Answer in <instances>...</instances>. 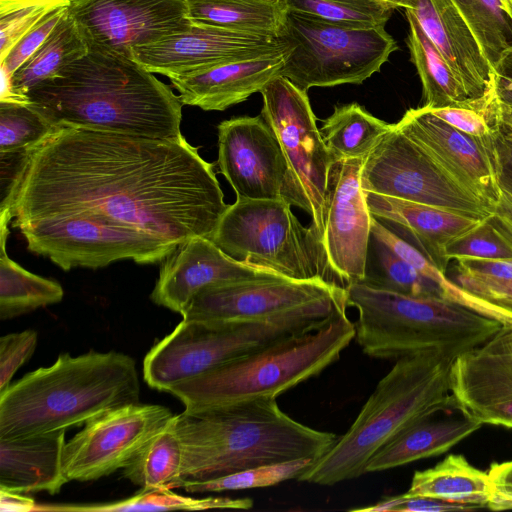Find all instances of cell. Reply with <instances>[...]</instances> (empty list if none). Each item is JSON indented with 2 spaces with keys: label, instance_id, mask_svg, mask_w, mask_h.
Returning a JSON list of instances; mask_svg holds the SVG:
<instances>
[{
  "label": "cell",
  "instance_id": "cell-38",
  "mask_svg": "<svg viewBox=\"0 0 512 512\" xmlns=\"http://www.w3.org/2000/svg\"><path fill=\"white\" fill-rule=\"evenodd\" d=\"M371 239L374 243L376 264L372 272H366V277L361 283L408 296H441L435 283L394 254L383 243L372 237Z\"/></svg>",
  "mask_w": 512,
  "mask_h": 512
},
{
  "label": "cell",
  "instance_id": "cell-21",
  "mask_svg": "<svg viewBox=\"0 0 512 512\" xmlns=\"http://www.w3.org/2000/svg\"><path fill=\"white\" fill-rule=\"evenodd\" d=\"M280 277L270 269L235 260L208 237L195 236L165 258L151 299L181 313L206 286Z\"/></svg>",
  "mask_w": 512,
  "mask_h": 512
},
{
  "label": "cell",
  "instance_id": "cell-23",
  "mask_svg": "<svg viewBox=\"0 0 512 512\" xmlns=\"http://www.w3.org/2000/svg\"><path fill=\"white\" fill-rule=\"evenodd\" d=\"M403 8L415 16L490 124L496 104L493 69L454 3L405 0Z\"/></svg>",
  "mask_w": 512,
  "mask_h": 512
},
{
  "label": "cell",
  "instance_id": "cell-36",
  "mask_svg": "<svg viewBox=\"0 0 512 512\" xmlns=\"http://www.w3.org/2000/svg\"><path fill=\"white\" fill-rule=\"evenodd\" d=\"M491 67L512 48V0H451Z\"/></svg>",
  "mask_w": 512,
  "mask_h": 512
},
{
  "label": "cell",
  "instance_id": "cell-26",
  "mask_svg": "<svg viewBox=\"0 0 512 512\" xmlns=\"http://www.w3.org/2000/svg\"><path fill=\"white\" fill-rule=\"evenodd\" d=\"M66 430L0 439V489L56 494L68 482L63 466Z\"/></svg>",
  "mask_w": 512,
  "mask_h": 512
},
{
  "label": "cell",
  "instance_id": "cell-56",
  "mask_svg": "<svg viewBox=\"0 0 512 512\" xmlns=\"http://www.w3.org/2000/svg\"><path fill=\"white\" fill-rule=\"evenodd\" d=\"M185 1H186V3H188V2H191V1H195V0H185ZM268 1H282V0H268Z\"/></svg>",
  "mask_w": 512,
  "mask_h": 512
},
{
  "label": "cell",
  "instance_id": "cell-14",
  "mask_svg": "<svg viewBox=\"0 0 512 512\" xmlns=\"http://www.w3.org/2000/svg\"><path fill=\"white\" fill-rule=\"evenodd\" d=\"M173 416L165 406L138 402L88 420L65 444L63 466L67 480H97L125 468Z\"/></svg>",
  "mask_w": 512,
  "mask_h": 512
},
{
  "label": "cell",
  "instance_id": "cell-11",
  "mask_svg": "<svg viewBox=\"0 0 512 512\" xmlns=\"http://www.w3.org/2000/svg\"><path fill=\"white\" fill-rule=\"evenodd\" d=\"M17 228L31 252L49 258L63 270L100 268L123 259L156 263L178 247L150 234L83 214L34 219Z\"/></svg>",
  "mask_w": 512,
  "mask_h": 512
},
{
  "label": "cell",
  "instance_id": "cell-5",
  "mask_svg": "<svg viewBox=\"0 0 512 512\" xmlns=\"http://www.w3.org/2000/svg\"><path fill=\"white\" fill-rule=\"evenodd\" d=\"M455 357L429 349L396 359L346 433L297 480L332 486L358 478L374 454L397 435L455 408L450 382Z\"/></svg>",
  "mask_w": 512,
  "mask_h": 512
},
{
  "label": "cell",
  "instance_id": "cell-19",
  "mask_svg": "<svg viewBox=\"0 0 512 512\" xmlns=\"http://www.w3.org/2000/svg\"><path fill=\"white\" fill-rule=\"evenodd\" d=\"M395 126L456 183L495 209L501 188L493 131L483 137L466 134L424 106L407 110Z\"/></svg>",
  "mask_w": 512,
  "mask_h": 512
},
{
  "label": "cell",
  "instance_id": "cell-32",
  "mask_svg": "<svg viewBox=\"0 0 512 512\" xmlns=\"http://www.w3.org/2000/svg\"><path fill=\"white\" fill-rule=\"evenodd\" d=\"M358 103L337 105L320 132L334 161L366 158L392 130Z\"/></svg>",
  "mask_w": 512,
  "mask_h": 512
},
{
  "label": "cell",
  "instance_id": "cell-55",
  "mask_svg": "<svg viewBox=\"0 0 512 512\" xmlns=\"http://www.w3.org/2000/svg\"><path fill=\"white\" fill-rule=\"evenodd\" d=\"M394 5L396 8H403L405 0H381Z\"/></svg>",
  "mask_w": 512,
  "mask_h": 512
},
{
  "label": "cell",
  "instance_id": "cell-7",
  "mask_svg": "<svg viewBox=\"0 0 512 512\" xmlns=\"http://www.w3.org/2000/svg\"><path fill=\"white\" fill-rule=\"evenodd\" d=\"M347 304L358 311L355 339L378 359L439 349L456 356L488 340L501 327L442 296H408L357 282L345 286Z\"/></svg>",
  "mask_w": 512,
  "mask_h": 512
},
{
  "label": "cell",
  "instance_id": "cell-17",
  "mask_svg": "<svg viewBox=\"0 0 512 512\" xmlns=\"http://www.w3.org/2000/svg\"><path fill=\"white\" fill-rule=\"evenodd\" d=\"M364 160L334 161L324 195L320 244L328 269L346 285L366 277L372 214L361 183Z\"/></svg>",
  "mask_w": 512,
  "mask_h": 512
},
{
  "label": "cell",
  "instance_id": "cell-22",
  "mask_svg": "<svg viewBox=\"0 0 512 512\" xmlns=\"http://www.w3.org/2000/svg\"><path fill=\"white\" fill-rule=\"evenodd\" d=\"M455 409L482 425L512 429V351L490 338L452 362Z\"/></svg>",
  "mask_w": 512,
  "mask_h": 512
},
{
  "label": "cell",
  "instance_id": "cell-30",
  "mask_svg": "<svg viewBox=\"0 0 512 512\" xmlns=\"http://www.w3.org/2000/svg\"><path fill=\"white\" fill-rule=\"evenodd\" d=\"M192 23L226 30L279 37L286 8L282 1L195 0L187 3Z\"/></svg>",
  "mask_w": 512,
  "mask_h": 512
},
{
  "label": "cell",
  "instance_id": "cell-37",
  "mask_svg": "<svg viewBox=\"0 0 512 512\" xmlns=\"http://www.w3.org/2000/svg\"><path fill=\"white\" fill-rule=\"evenodd\" d=\"M282 2L287 11L356 28L384 27L397 9L394 5L381 0H282Z\"/></svg>",
  "mask_w": 512,
  "mask_h": 512
},
{
  "label": "cell",
  "instance_id": "cell-29",
  "mask_svg": "<svg viewBox=\"0 0 512 512\" xmlns=\"http://www.w3.org/2000/svg\"><path fill=\"white\" fill-rule=\"evenodd\" d=\"M406 494L477 510L487 508L491 489L487 472L471 465L463 455L450 454L434 467L416 471Z\"/></svg>",
  "mask_w": 512,
  "mask_h": 512
},
{
  "label": "cell",
  "instance_id": "cell-25",
  "mask_svg": "<svg viewBox=\"0 0 512 512\" xmlns=\"http://www.w3.org/2000/svg\"><path fill=\"white\" fill-rule=\"evenodd\" d=\"M365 193L370 213L410 235L416 247L443 272L447 266L443 256L445 246L484 220L426 204Z\"/></svg>",
  "mask_w": 512,
  "mask_h": 512
},
{
  "label": "cell",
  "instance_id": "cell-49",
  "mask_svg": "<svg viewBox=\"0 0 512 512\" xmlns=\"http://www.w3.org/2000/svg\"><path fill=\"white\" fill-rule=\"evenodd\" d=\"M492 128L499 186L512 197V133L496 123Z\"/></svg>",
  "mask_w": 512,
  "mask_h": 512
},
{
  "label": "cell",
  "instance_id": "cell-35",
  "mask_svg": "<svg viewBox=\"0 0 512 512\" xmlns=\"http://www.w3.org/2000/svg\"><path fill=\"white\" fill-rule=\"evenodd\" d=\"M249 498L206 497L193 498L178 495L170 489L142 490L135 496L117 502L93 505L38 506L37 511H160V510H204L212 508L250 509Z\"/></svg>",
  "mask_w": 512,
  "mask_h": 512
},
{
  "label": "cell",
  "instance_id": "cell-20",
  "mask_svg": "<svg viewBox=\"0 0 512 512\" xmlns=\"http://www.w3.org/2000/svg\"><path fill=\"white\" fill-rule=\"evenodd\" d=\"M288 47V43L280 37L192 23L183 32L133 49L131 58L149 72L170 79Z\"/></svg>",
  "mask_w": 512,
  "mask_h": 512
},
{
  "label": "cell",
  "instance_id": "cell-39",
  "mask_svg": "<svg viewBox=\"0 0 512 512\" xmlns=\"http://www.w3.org/2000/svg\"><path fill=\"white\" fill-rule=\"evenodd\" d=\"M314 461L312 458H301L257 466L211 480L185 482L180 488L190 493H205L269 487L297 479Z\"/></svg>",
  "mask_w": 512,
  "mask_h": 512
},
{
  "label": "cell",
  "instance_id": "cell-50",
  "mask_svg": "<svg viewBox=\"0 0 512 512\" xmlns=\"http://www.w3.org/2000/svg\"><path fill=\"white\" fill-rule=\"evenodd\" d=\"M457 272L493 279H512V260L507 259H457Z\"/></svg>",
  "mask_w": 512,
  "mask_h": 512
},
{
  "label": "cell",
  "instance_id": "cell-8",
  "mask_svg": "<svg viewBox=\"0 0 512 512\" xmlns=\"http://www.w3.org/2000/svg\"><path fill=\"white\" fill-rule=\"evenodd\" d=\"M346 293L266 320L213 322L184 320L157 342L143 361L147 384L161 391L249 355L285 337L325 324L347 309Z\"/></svg>",
  "mask_w": 512,
  "mask_h": 512
},
{
  "label": "cell",
  "instance_id": "cell-24",
  "mask_svg": "<svg viewBox=\"0 0 512 512\" xmlns=\"http://www.w3.org/2000/svg\"><path fill=\"white\" fill-rule=\"evenodd\" d=\"M290 46L282 51L223 64L194 74L170 78L183 105L223 111L260 92L281 75Z\"/></svg>",
  "mask_w": 512,
  "mask_h": 512
},
{
  "label": "cell",
  "instance_id": "cell-47",
  "mask_svg": "<svg viewBox=\"0 0 512 512\" xmlns=\"http://www.w3.org/2000/svg\"><path fill=\"white\" fill-rule=\"evenodd\" d=\"M428 110L457 130L472 136L483 137L490 135L493 131L487 118L472 109L446 107Z\"/></svg>",
  "mask_w": 512,
  "mask_h": 512
},
{
  "label": "cell",
  "instance_id": "cell-9",
  "mask_svg": "<svg viewBox=\"0 0 512 512\" xmlns=\"http://www.w3.org/2000/svg\"><path fill=\"white\" fill-rule=\"evenodd\" d=\"M286 200L236 199L210 239L227 255L293 280L325 278L328 269L314 230L304 227Z\"/></svg>",
  "mask_w": 512,
  "mask_h": 512
},
{
  "label": "cell",
  "instance_id": "cell-53",
  "mask_svg": "<svg viewBox=\"0 0 512 512\" xmlns=\"http://www.w3.org/2000/svg\"><path fill=\"white\" fill-rule=\"evenodd\" d=\"M2 511H35L37 504L33 499L23 497L20 493L0 489Z\"/></svg>",
  "mask_w": 512,
  "mask_h": 512
},
{
  "label": "cell",
  "instance_id": "cell-44",
  "mask_svg": "<svg viewBox=\"0 0 512 512\" xmlns=\"http://www.w3.org/2000/svg\"><path fill=\"white\" fill-rule=\"evenodd\" d=\"M37 333L25 330L0 338V393L9 387L16 371L32 356Z\"/></svg>",
  "mask_w": 512,
  "mask_h": 512
},
{
  "label": "cell",
  "instance_id": "cell-34",
  "mask_svg": "<svg viewBox=\"0 0 512 512\" xmlns=\"http://www.w3.org/2000/svg\"><path fill=\"white\" fill-rule=\"evenodd\" d=\"M182 466L183 447L171 419L123 468V476L142 490L179 488Z\"/></svg>",
  "mask_w": 512,
  "mask_h": 512
},
{
  "label": "cell",
  "instance_id": "cell-10",
  "mask_svg": "<svg viewBox=\"0 0 512 512\" xmlns=\"http://www.w3.org/2000/svg\"><path fill=\"white\" fill-rule=\"evenodd\" d=\"M279 37L291 48L281 75L304 91L361 84L398 49L384 27L342 26L291 11Z\"/></svg>",
  "mask_w": 512,
  "mask_h": 512
},
{
  "label": "cell",
  "instance_id": "cell-48",
  "mask_svg": "<svg viewBox=\"0 0 512 512\" xmlns=\"http://www.w3.org/2000/svg\"><path fill=\"white\" fill-rule=\"evenodd\" d=\"M487 473L491 489L487 508L493 511L512 509V460L492 463Z\"/></svg>",
  "mask_w": 512,
  "mask_h": 512
},
{
  "label": "cell",
  "instance_id": "cell-3",
  "mask_svg": "<svg viewBox=\"0 0 512 512\" xmlns=\"http://www.w3.org/2000/svg\"><path fill=\"white\" fill-rule=\"evenodd\" d=\"M183 447L181 485L288 460L315 461L337 441L331 432L304 425L275 398L174 415Z\"/></svg>",
  "mask_w": 512,
  "mask_h": 512
},
{
  "label": "cell",
  "instance_id": "cell-27",
  "mask_svg": "<svg viewBox=\"0 0 512 512\" xmlns=\"http://www.w3.org/2000/svg\"><path fill=\"white\" fill-rule=\"evenodd\" d=\"M481 423L461 418L419 422L384 445L369 460L365 472H381L417 460L439 456L476 432Z\"/></svg>",
  "mask_w": 512,
  "mask_h": 512
},
{
  "label": "cell",
  "instance_id": "cell-45",
  "mask_svg": "<svg viewBox=\"0 0 512 512\" xmlns=\"http://www.w3.org/2000/svg\"><path fill=\"white\" fill-rule=\"evenodd\" d=\"M370 509L373 512H448L473 510L469 506L450 503L430 497L409 496L406 493L386 498L374 505H371Z\"/></svg>",
  "mask_w": 512,
  "mask_h": 512
},
{
  "label": "cell",
  "instance_id": "cell-13",
  "mask_svg": "<svg viewBox=\"0 0 512 512\" xmlns=\"http://www.w3.org/2000/svg\"><path fill=\"white\" fill-rule=\"evenodd\" d=\"M260 93L261 116L280 142L305 212L312 218L311 228L320 241L324 195L334 159L316 125L307 91L278 75Z\"/></svg>",
  "mask_w": 512,
  "mask_h": 512
},
{
  "label": "cell",
  "instance_id": "cell-2",
  "mask_svg": "<svg viewBox=\"0 0 512 512\" xmlns=\"http://www.w3.org/2000/svg\"><path fill=\"white\" fill-rule=\"evenodd\" d=\"M27 97L55 126L161 139L182 136L179 96L130 57L89 49Z\"/></svg>",
  "mask_w": 512,
  "mask_h": 512
},
{
  "label": "cell",
  "instance_id": "cell-52",
  "mask_svg": "<svg viewBox=\"0 0 512 512\" xmlns=\"http://www.w3.org/2000/svg\"><path fill=\"white\" fill-rule=\"evenodd\" d=\"M493 217L512 240V197L502 189L500 198L495 205Z\"/></svg>",
  "mask_w": 512,
  "mask_h": 512
},
{
  "label": "cell",
  "instance_id": "cell-1",
  "mask_svg": "<svg viewBox=\"0 0 512 512\" xmlns=\"http://www.w3.org/2000/svg\"><path fill=\"white\" fill-rule=\"evenodd\" d=\"M228 205L182 135L161 139L57 126L29 156L10 201L12 226L83 214L176 246L210 237Z\"/></svg>",
  "mask_w": 512,
  "mask_h": 512
},
{
  "label": "cell",
  "instance_id": "cell-12",
  "mask_svg": "<svg viewBox=\"0 0 512 512\" xmlns=\"http://www.w3.org/2000/svg\"><path fill=\"white\" fill-rule=\"evenodd\" d=\"M361 183L365 192L426 204L485 219L494 209L449 177L394 124L365 158Z\"/></svg>",
  "mask_w": 512,
  "mask_h": 512
},
{
  "label": "cell",
  "instance_id": "cell-33",
  "mask_svg": "<svg viewBox=\"0 0 512 512\" xmlns=\"http://www.w3.org/2000/svg\"><path fill=\"white\" fill-rule=\"evenodd\" d=\"M8 234V231H2L0 241L1 320L58 303L64 296L59 283L29 272L8 256L5 250Z\"/></svg>",
  "mask_w": 512,
  "mask_h": 512
},
{
  "label": "cell",
  "instance_id": "cell-51",
  "mask_svg": "<svg viewBox=\"0 0 512 512\" xmlns=\"http://www.w3.org/2000/svg\"><path fill=\"white\" fill-rule=\"evenodd\" d=\"M493 69V90L498 103L512 106V48L504 52Z\"/></svg>",
  "mask_w": 512,
  "mask_h": 512
},
{
  "label": "cell",
  "instance_id": "cell-42",
  "mask_svg": "<svg viewBox=\"0 0 512 512\" xmlns=\"http://www.w3.org/2000/svg\"><path fill=\"white\" fill-rule=\"evenodd\" d=\"M71 0H0V60L47 14Z\"/></svg>",
  "mask_w": 512,
  "mask_h": 512
},
{
  "label": "cell",
  "instance_id": "cell-54",
  "mask_svg": "<svg viewBox=\"0 0 512 512\" xmlns=\"http://www.w3.org/2000/svg\"><path fill=\"white\" fill-rule=\"evenodd\" d=\"M512 133V106L497 102L494 114V122ZM492 124V125H493Z\"/></svg>",
  "mask_w": 512,
  "mask_h": 512
},
{
  "label": "cell",
  "instance_id": "cell-46",
  "mask_svg": "<svg viewBox=\"0 0 512 512\" xmlns=\"http://www.w3.org/2000/svg\"><path fill=\"white\" fill-rule=\"evenodd\" d=\"M457 283L476 296L512 308V279H493L457 272Z\"/></svg>",
  "mask_w": 512,
  "mask_h": 512
},
{
  "label": "cell",
  "instance_id": "cell-43",
  "mask_svg": "<svg viewBox=\"0 0 512 512\" xmlns=\"http://www.w3.org/2000/svg\"><path fill=\"white\" fill-rule=\"evenodd\" d=\"M67 9L68 7L59 8L47 14L26 32L0 60V67L13 75L45 42Z\"/></svg>",
  "mask_w": 512,
  "mask_h": 512
},
{
  "label": "cell",
  "instance_id": "cell-41",
  "mask_svg": "<svg viewBox=\"0 0 512 512\" xmlns=\"http://www.w3.org/2000/svg\"><path fill=\"white\" fill-rule=\"evenodd\" d=\"M444 259H507L512 260V240L501 229L493 215L470 231L450 241L444 248Z\"/></svg>",
  "mask_w": 512,
  "mask_h": 512
},
{
  "label": "cell",
  "instance_id": "cell-4",
  "mask_svg": "<svg viewBox=\"0 0 512 512\" xmlns=\"http://www.w3.org/2000/svg\"><path fill=\"white\" fill-rule=\"evenodd\" d=\"M135 360L115 351L62 353L0 393V439L84 425L99 414L138 403Z\"/></svg>",
  "mask_w": 512,
  "mask_h": 512
},
{
  "label": "cell",
  "instance_id": "cell-40",
  "mask_svg": "<svg viewBox=\"0 0 512 512\" xmlns=\"http://www.w3.org/2000/svg\"><path fill=\"white\" fill-rule=\"evenodd\" d=\"M56 128L28 104L0 102V152L33 149Z\"/></svg>",
  "mask_w": 512,
  "mask_h": 512
},
{
  "label": "cell",
  "instance_id": "cell-28",
  "mask_svg": "<svg viewBox=\"0 0 512 512\" xmlns=\"http://www.w3.org/2000/svg\"><path fill=\"white\" fill-rule=\"evenodd\" d=\"M405 13L409 23L407 45L410 60L415 65L422 83L423 106L427 109L466 108L484 115L415 16L408 10H405Z\"/></svg>",
  "mask_w": 512,
  "mask_h": 512
},
{
  "label": "cell",
  "instance_id": "cell-15",
  "mask_svg": "<svg viewBox=\"0 0 512 512\" xmlns=\"http://www.w3.org/2000/svg\"><path fill=\"white\" fill-rule=\"evenodd\" d=\"M217 129L218 166L237 199L286 200L305 211L280 142L262 116L225 120Z\"/></svg>",
  "mask_w": 512,
  "mask_h": 512
},
{
  "label": "cell",
  "instance_id": "cell-31",
  "mask_svg": "<svg viewBox=\"0 0 512 512\" xmlns=\"http://www.w3.org/2000/svg\"><path fill=\"white\" fill-rule=\"evenodd\" d=\"M89 47L68 9L39 49L12 75L16 102L28 104L27 93L52 78L68 64L82 58Z\"/></svg>",
  "mask_w": 512,
  "mask_h": 512
},
{
  "label": "cell",
  "instance_id": "cell-18",
  "mask_svg": "<svg viewBox=\"0 0 512 512\" xmlns=\"http://www.w3.org/2000/svg\"><path fill=\"white\" fill-rule=\"evenodd\" d=\"M345 293V287L324 278L280 277L210 285L199 290L180 314L184 320H266Z\"/></svg>",
  "mask_w": 512,
  "mask_h": 512
},
{
  "label": "cell",
  "instance_id": "cell-16",
  "mask_svg": "<svg viewBox=\"0 0 512 512\" xmlns=\"http://www.w3.org/2000/svg\"><path fill=\"white\" fill-rule=\"evenodd\" d=\"M68 12L89 49L130 58L192 25L185 0H71Z\"/></svg>",
  "mask_w": 512,
  "mask_h": 512
},
{
  "label": "cell",
  "instance_id": "cell-6",
  "mask_svg": "<svg viewBox=\"0 0 512 512\" xmlns=\"http://www.w3.org/2000/svg\"><path fill=\"white\" fill-rule=\"evenodd\" d=\"M355 339L346 309L322 326L278 340L249 355L172 386L186 411L277 398L337 361Z\"/></svg>",
  "mask_w": 512,
  "mask_h": 512
}]
</instances>
